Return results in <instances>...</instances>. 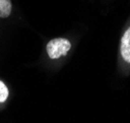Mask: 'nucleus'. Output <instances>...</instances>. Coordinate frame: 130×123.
<instances>
[{
	"mask_svg": "<svg viewBox=\"0 0 130 123\" xmlns=\"http://www.w3.org/2000/svg\"><path fill=\"white\" fill-rule=\"evenodd\" d=\"M12 12L11 0H0V18H8Z\"/></svg>",
	"mask_w": 130,
	"mask_h": 123,
	"instance_id": "3",
	"label": "nucleus"
},
{
	"mask_svg": "<svg viewBox=\"0 0 130 123\" xmlns=\"http://www.w3.org/2000/svg\"><path fill=\"white\" fill-rule=\"evenodd\" d=\"M71 42L65 38H55L48 42L46 50L49 58L59 59L62 56H66L71 49Z\"/></svg>",
	"mask_w": 130,
	"mask_h": 123,
	"instance_id": "1",
	"label": "nucleus"
},
{
	"mask_svg": "<svg viewBox=\"0 0 130 123\" xmlns=\"http://www.w3.org/2000/svg\"><path fill=\"white\" fill-rule=\"evenodd\" d=\"M8 95H9L8 88L2 81H0V103H4L8 98Z\"/></svg>",
	"mask_w": 130,
	"mask_h": 123,
	"instance_id": "4",
	"label": "nucleus"
},
{
	"mask_svg": "<svg viewBox=\"0 0 130 123\" xmlns=\"http://www.w3.org/2000/svg\"><path fill=\"white\" fill-rule=\"evenodd\" d=\"M120 54L125 62L130 64V27L124 32L120 41Z\"/></svg>",
	"mask_w": 130,
	"mask_h": 123,
	"instance_id": "2",
	"label": "nucleus"
}]
</instances>
